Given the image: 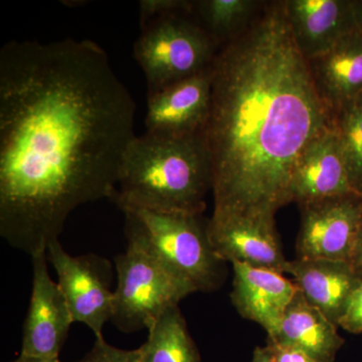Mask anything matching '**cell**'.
Returning a JSON list of instances; mask_svg holds the SVG:
<instances>
[{
	"mask_svg": "<svg viewBox=\"0 0 362 362\" xmlns=\"http://www.w3.org/2000/svg\"><path fill=\"white\" fill-rule=\"evenodd\" d=\"M136 104L89 40L0 49V235L33 257L78 206L113 199Z\"/></svg>",
	"mask_w": 362,
	"mask_h": 362,
	"instance_id": "cell-1",
	"label": "cell"
},
{
	"mask_svg": "<svg viewBox=\"0 0 362 362\" xmlns=\"http://www.w3.org/2000/svg\"><path fill=\"white\" fill-rule=\"evenodd\" d=\"M330 125L332 115L293 40L283 1L266 4L214 62L204 135L214 209L275 216L290 204L300 156Z\"/></svg>",
	"mask_w": 362,
	"mask_h": 362,
	"instance_id": "cell-2",
	"label": "cell"
},
{
	"mask_svg": "<svg viewBox=\"0 0 362 362\" xmlns=\"http://www.w3.org/2000/svg\"><path fill=\"white\" fill-rule=\"evenodd\" d=\"M213 190L211 154L204 133L136 136L124 157L112 201L124 211L202 214Z\"/></svg>",
	"mask_w": 362,
	"mask_h": 362,
	"instance_id": "cell-3",
	"label": "cell"
},
{
	"mask_svg": "<svg viewBox=\"0 0 362 362\" xmlns=\"http://www.w3.org/2000/svg\"><path fill=\"white\" fill-rule=\"evenodd\" d=\"M125 214L127 239L146 247L197 291L220 287L223 264L214 254L201 214H165L132 209Z\"/></svg>",
	"mask_w": 362,
	"mask_h": 362,
	"instance_id": "cell-4",
	"label": "cell"
},
{
	"mask_svg": "<svg viewBox=\"0 0 362 362\" xmlns=\"http://www.w3.org/2000/svg\"><path fill=\"white\" fill-rule=\"evenodd\" d=\"M192 11L156 16L140 25L133 54L146 78L152 94L197 75L214 65L220 49Z\"/></svg>",
	"mask_w": 362,
	"mask_h": 362,
	"instance_id": "cell-5",
	"label": "cell"
},
{
	"mask_svg": "<svg viewBox=\"0 0 362 362\" xmlns=\"http://www.w3.org/2000/svg\"><path fill=\"white\" fill-rule=\"evenodd\" d=\"M127 240L125 252L115 257L118 285L111 321L131 333L147 329L166 309L197 290L141 244Z\"/></svg>",
	"mask_w": 362,
	"mask_h": 362,
	"instance_id": "cell-6",
	"label": "cell"
},
{
	"mask_svg": "<svg viewBox=\"0 0 362 362\" xmlns=\"http://www.w3.org/2000/svg\"><path fill=\"white\" fill-rule=\"evenodd\" d=\"M47 255L74 322L85 324L96 338H103L105 324L111 321L114 309L110 262L93 254L71 256L59 240L49 245Z\"/></svg>",
	"mask_w": 362,
	"mask_h": 362,
	"instance_id": "cell-7",
	"label": "cell"
},
{
	"mask_svg": "<svg viewBox=\"0 0 362 362\" xmlns=\"http://www.w3.org/2000/svg\"><path fill=\"white\" fill-rule=\"evenodd\" d=\"M300 207L297 258L351 264L362 230V195L331 197Z\"/></svg>",
	"mask_w": 362,
	"mask_h": 362,
	"instance_id": "cell-8",
	"label": "cell"
},
{
	"mask_svg": "<svg viewBox=\"0 0 362 362\" xmlns=\"http://www.w3.org/2000/svg\"><path fill=\"white\" fill-rule=\"evenodd\" d=\"M207 235L223 262L242 263L283 274L288 259L275 228V216L214 209Z\"/></svg>",
	"mask_w": 362,
	"mask_h": 362,
	"instance_id": "cell-9",
	"label": "cell"
},
{
	"mask_svg": "<svg viewBox=\"0 0 362 362\" xmlns=\"http://www.w3.org/2000/svg\"><path fill=\"white\" fill-rule=\"evenodd\" d=\"M33 292L23 324L21 354L59 358L73 317L58 282L51 279L47 251L33 255Z\"/></svg>",
	"mask_w": 362,
	"mask_h": 362,
	"instance_id": "cell-10",
	"label": "cell"
},
{
	"mask_svg": "<svg viewBox=\"0 0 362 362\" xmlns=\"http://www.w3.org/2000/svg\"><path fill=\"white\" fill-rule=\"evenodd\" d=\"M213 66L147 94L146 133L180 137L204 133L211 115Z\"/></svg>",
	"mask_w": 362,
	"mask_h": 362,
	"instance_id": "cell-11",
	"label": "cell"
},
{
	"mask_svg": "<svg viewBox=\"0 0 362 362\" xmlns=\"http://www.w3.org/2000/svg\"><path fill=\"white\" fill-rule=\"evenodd\" d=\"M350 194H361L354 187L332 124L309 143L295 164L290 182V202L303 206Z\"/></svg>",
	"mask_w": 362,
	"mask_h": 362,
	"instance_id": "cell-12",
	"label": "cell"
},
{
	"mask_svg": "<svg viewBox=\"0 0 362 362\" xmlns=\"http://www.w3.org/2000/svg\"><path fill=\"white\" fill-rule=\"evenodd\" d=\"M286 20L307 61L330 51L357 28L354 0H285Z\"/></svg>",
	"mask_w": 362,
	"mask_h": 362,
	"instance_id": "cell-13",
	"label": "cell"
},
{
	"mask_svg": "<svg viewBox=\"0 0 362 362\" xmlns=\"http://www.w3.org/2000/svg\"><path fill=\"white\" fill-rule=\"evenodd\" d=\"M232 265L233 306L244 318L258 323L271 334L296 295V285L279 272L242 263Z\"/></svg>",
	"mask_w": 362,
	"mask_h": 362,
	"instance_id": "cell-14",
	"label": "cell"
},
{
	"mask_svg": "<svg viewBox=\"0 0 362 362\" xmlns=\"http://www.w3.org/2000/svg\"><path fill=\"white\" fill-rule=\"evenodd\" d=\"M290 274L305 299L337 324L352 293L361 282L351 264L323 259L288 261Z\"/></svg>",
	"mask_w": 362,
	"mask_h": 362,
	"instance_id": "cell-15",
	"label": "cell"
},
{
	"mask_svg": "<svg viewBox=\"0 0 362 362\" xmlns=\"http://www.w3.org/2000/svg\"><path fill=\"white\" fill-rule=\"evenodd\" d=\"M317 92L331 115L362 94V33L345 35L330 51L307 61Z\"/></svg>",
	"mask_w": 362,
	"mask_h": 362,
	"instance_id": "cell-16",
	"label": "cell"
},
{
	"mask_svg": "<svg viewBox=\"0 0 362 362\" xmlns=\"http://www.w3.org/2000/svg\"><path fill=\"white\" fill-rule=\"evenodd\" d=\"M268 340L302 350L318 362H334L344 344L337 324L312 306L299 290Z\"/></svg>",
	"mask_w": 362,
	"mask_h": 362,
	"instance_id": "cell-17",
	"label": "cell"
},
{
	"mask_svg": "<svg viewBox=\"0 0 362 362\" xmlns=\"http://www.w3.org/2000/svg\"><path fill=\"white\" fill-rule=\"evenodd\" d=\"M147 330L148 337L139 347L143 362H202L178 305L166 309Z\"/></svg>",
	"mask_w": 362,
	"mask_h": 362,
	"instance_id": "cell-18",
	"label": "cell"
},
{
	"mask_svg": "<svg viewBox=\"0 0 362 362\" xmlns=\"http://www.w3.org/2000/svg\"><path fill=\"white\" fill-rule=\"evenodd\" d=\"M264 6L255 0H199L190 13L221 51L247 32Z\"/></svg>",
	"mask_w": 362,
	"mask_h": 362,
	"instance_id": "cell-19",
	"label": "cell"
},
{
	"mask_svg": "<svg viewBox=\"0 0 362 362\" xmlns=\"http://www.w3.org/2000/svg\"><path fill=\"white\" fill-rule=\"evenodd\" d=\"M332 124L354 187L362 194V94L342 107L333 116Z\"/></svg>",
	"mask_w": 362,
	"mask_h": 362,
	"instance_id": "cell-20",
	"label": "cell"
},
{
	"mask_svg": "<svg viewBox=\"0 0 362 362\" xmlns=\"http://www.w3.org/2000/svg\"><path fill=\"white\" fill-rule=\"evenodd\" d=\"M78 362H143L139 349L124 350L112 346L103 338H96L93 349Z\"/></svg>",
	"mask_w": 362,
	"mask_h": 362,
	"instance_id": "cell-21",
	"label": "cell"
},
{
	"mask_svg": "<svg viewBox=\"0 0 362 362\" xmlns=\"http://www.w3.org/2000/svg\"><path fill=\"white\" fill-rule=\"evenodd\" d=\"M192 2L187 0H141L139 2L140 25L163 14L192 11Z\"/></svg>",
	"mask_w": 362,
	"mask_h": 362,
	"instance_id": "cell-22",
	"label": "cell"
},
{
	"mask_svg": "<svg viewBox=\"0 0 362 362\" xmlns=\"http://www.w3.org/2000/svg\"><path fill=\"white\" fill-rule=\"evenodd\" d=\"M338 327L354 334L362 333V281L350 296L338 321Z\"/></svg>",
	"mask_w": 362,
	"mask_h": 362,
	"instance_id": "cell-23",
	"label": "cell"
},
{
	"mask_svg": "<svg viewBox=\"0 0 362 362\" xmlns=\"http://www.w3.org/2000/svg\"><path fill=\"white\" fill-rule=\"evenodd\" d=\"M267 346L270 349L276 362H318L306 352L289 345L280 344V343L268 340Z\"/></svg>",
	"mask_w": 362,
	"mask_h": 362,
	"instance_id": "cell-24",
	"label": "cell"
},
{
	"mask_svg": "<svg viewBox=\"0 0 362 362\" xmlns=\"http://www.w3.org/2000/svg\"><path fill=\"white\" fill-rule=\"evenodd\" d=\"M252 362H276L268 346H258L254 350Z\"/></svg>",
	"mask_w": 362,
	"mask_h": 362,
	"instance_id": "cell-25",
	"label": "cell"
},
{
	"mask_svg": "<svg viewBox=\"0 0 362 362\" xmlns=\"http://www.w3.org/2000/svg\"><path fill=\"white\" fill-rule=\"evenodd\" d=\"M351 265L356 270L357 275L362 280V230L359 235L358 242H357L356 251H354V259H352Z\"/></svg>",
	"mask_w": 362,
	"mask_h": 362,
	"instance_id": "cell-26",
	"label": "cell"
},
{
	"mask_svg": "<svg viewBox=\"0 0 362 362\" xmlns=\"http://www.w3.org/2000/svg\"><path fill=\"white\" fill-rule=\"evenodd\" d=\"M9 362H62L59 358H51V357H39L23 356L21 354L18 358Z\"/></svg>",
	"mask_w": 362,
	"mask_h": 362,
	"instance_id": "cell-27",
	"label": "cell"
},
{
	"mask_svg": "<svg viewBox=\"0 0 362 362\" xmlns=\"http://www.w3.org/2000/svg\"><path fill=\"white\" fill-rule=\"evenodd\" d=\"M354 8L357 28L362 33V0H354Z\"/></svg>",
	"mask_w": 362,
	"mask_h": 362,
	"instance_id": "cell-28",
	"label": "cell"
}]
</instances>
